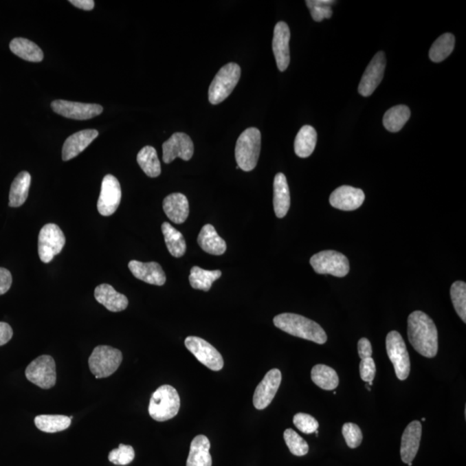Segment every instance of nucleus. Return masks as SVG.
Returning a JSON list of instances; mask_svg holds the SVG:
<instances>
[{
  "label": "nucleus",
  "mask_w": 466,
  "mask_h": 466,
  "mask_svg": "<svg viewBox=\"0 0 466 466\" xmlns=\"http://www.w3.org/2000/svg\"><path fill=\"white\" fill-rule=\"evenodd\" d=\"M408 336L412 346L421 355L428 359L437 355L438 331L427 313L414 311L408 316Z\"/></svg>",
  "instance_id": "obj_1"
},
{
  "label": "nucleus",
  "mask_w": 466,
  "mask_h": 466,
  "mask_svg": "<svg viewBox=\"0 0 466 466\" xmlns=\"http://www.w3.org/2000/svg\"><path fill=\"white\" fill-rule=\"evenodd\" d=\"M274 325L290 335L323 344L326 342L325 331L318 323L296 313H282L274 318Z\"/></svg>",
  "instance_id": "obj_2"
},
{
  "label": "nucleus",
  "mask_w": 466,
  "mask_h": 466,
  "mask_svg": "<svg viewBox=\"0 0 466 466\" xmlns=\"http://www.w3.org/2000/svg\"><path fill=\"white\" fill-rule=\"evenodd\" d=\"M181 400L177 390L170 385H163L155 391L148 405V414L157 421L174 418L180 410Z\"/></svg>",
  "instance_id": "obj_3"
},
{
  "label": "nucleus",
  "mask_w": 466,
  "mask_h": 466,
  "mask_svg": "<svg viewBox=\"0 0 466 466\" xmlns=\"http://www.w3.org/2000/svg\"><path fill=\"white\" fill-rule=\"evenodd\" d=\"M261 151V133L255 127L248 128L238 138L235 147V158L238 167L249 172L258 164Z\"/></svg>",
  "instance_id": "obj_4"
},
{
  "label": "nucleus",
  "mask_w": 466,
  "mask_h": 466,
  "mask_svg": "<svg viewBox=\"0 0 466 466\" xmlns=\"http://www.w3.org/2000/svg\"><path fill=\"white\" fill-rule=\"evenodd\" d=\"M241 69L237 63H230L223 66L216 74L208 91V99L212 104L223 102L241 80Z\"/></svg>",
  "instance_id": "obj_5"
},
{
  "label": "nucleus",
  "mask_w": 466,
  "mask_h": 466,
  "mask_svg": "<svg viewBox=\"0 0 466 466\" xmlns=\"http://www.w3.org/2000/svg\"><path fill=\"white\" fill-rule=\"evenodd\" d=\"M122 360V353L120 350L109 346H97L89 360L91 373L97 379L110 377L119 369Z\"/></svg>",
  "instance_id": "obj_6"
},
{
  "label": "nucleus",
  "mask_w": 466,
  "mask_h": 466,
  "mask_svg": "<svg viewBox=\"0 0 466 466\" xmlns=\"http://www.w3.org/2000/svg\"><path fill=\"white\" fill-rule=\"evenodd\" d=\"M310 265L320 275H332L344 278L350 271V263L346 256L335 251H323L313 255Z\"/></svg>",
  "instance_id": "obj_7"
},
{
  "label": "nucleus",
  "mask_w": 466,
  "mask_h": 466,
  "mask_svg": "<svg viewBox=\"0 0 466 466\" xmlns=\"http://www.w3.org/2000/svg\"><path fill=\"white\" fill-rule=\"evenodd\" d=\"M388 359L393 364L398 379L406 380L410 373V359L406 344L397 331H391L386 337Z\"/></svg>",
  "instance_id": "obj_8"
},
{
  "label": "nucleus",
  "mask_w": 466,
  "mask_h": 466,
  "mask_svg": "<svg viewBox=\"0 0 466 466\" xmlns=\"http://www.w3.org/2000/svg\"><path fill=\"white\" fill-rule=\"evenodd\" d=\"M25 376L30 383L43 390L53 388L56 383L55 360L49 355L36 357L26 368Z\"/></svg>",
  "instance_id": "obj_9"
},
{
  "label": "nucleus",
  "mask_w": 466,
  "mask_h": 466,
  "mask_svg": "<svg viewBox=\"0 0 466 466\" xmlns=\"http://www.w3.org/2000/svg\"><path fill=\"white\" fill-rule=\"evenodd\" d=\"M66 238L62 229L56 224H47L38 236V254L43 263H49L63 251Z\"/></svg>",
  "instance_id": "obj_10"
},
{
  "label": "nucleus",
  "mask_w": 466,
  "mask_h": 466,
  "mask_svg": "<svg viewBox=\"0 0 466 466\" xmlns=\"http://www.w3.org/2000/svg\"><path fill=\"white\" fill-rule=\"evenodd\" d=\"M185 346L199 362L209 369L219 371L224 366L221 354L208 341L199 337L189 336L185 340Z\"/></svg>",
  "instance_id": "obj_11"
},
{
  "label": "nucleus",
  "mask_w": 466,
  "mask_h": 466,
  "mask_svg": "<svg viewBox=\"0 0 466 466\" xmlns=\"http://www.w3.org/2000/svg\"><path fill=\"white\" fill-rule=\"evenodd\" d=\"M54 111L57 114L76 120H87L99 116L103 107L97 104L73 102V101L56 100L52 103Z\"/></svg>",
  "instance_id": "obj_12"
},
{
  "label": "nucleus",
  "mask_w": 466,
  "mask_h": 466,
  "mask_svg": "<svg viewBox=\"0 0 466 466\" xmlns=\"http://www.w3.org/2000/svg\"><path fill=\"white\" fill-rule=\"evenodd\" d=\"M122 191L119 180L113 175H107L104 177L98 201V211L102 216H111L117 211L120 204Z\"/></svg>",
  "instance_id": "obj_13"
},
{
  "label": "nucleus",
  "mask_w": 466,
  "mask_h": 466,
  "mask_svg": "<svg viewBox=\"0 0 466 466\" xmlns=\"http://www.w3.org/2000/svg\"><path fill=\"white\" fill-rule=\"evenodd\" d=\"M281 383L282 373L278 369H272L266 373L253 396V404L256 410H265L271 403Z\"/></svg>",
  "instance_id": "obj_14"
},
{
  "label": "nucleus",
  "mask_w": 466,
  "mask_h": 466,
  "mask_svg": "<svg viewBox=\"0 0 466 466\" xmlns=\"http://www.w3.org/2000/svg\"><path fill=\"white\" fill-rule=\"evenodd\" d=\"M194 143L188 135L177 133L163 144V159L165 164H170L175 158L184 161L190 160L194 155Z\"/></svg>",
  "instance_id": "obj_15"
},
{
  "label": "nucleus",
  "mask_w": 466,
  "mask_h": 466,
  "mask_svg": "<svg viewBox=\"0 0 466 466\" xmlns=\"http://www.w3.org/2000/svg\"><path fill=\"white\" fill-rule=\"evenodd\" d=\"M385 67H386V58L384 52H378L371 60L367 69L364 71V76L359 86V92L364 97L370 96L379 86L383 80Z\"/></svg>",
  "instance_id": "obj_16"
},
{
  "label": "nucleus",
  "mask_w": 466,
  "mask_h": 466,
  "mask_svg": "<svg viewBox=\"0 0 466 466\" xmlns=\"http://www.w3.org/2000/svg\"><path fill=\"white\" fill-rule=\"evenodd\" d=\"M289 41L290 30L285 22L276 23L273 36L272 49L274 53L276 65L278 69L283 72L289 65Z\"/></svg>",
  "instance_id": "obj_17"
},
{
  "label": "nucleus",
  "mask_w": 466,
  "mask_h": 466,
  "mask_svg": "<svg viewBox=\"0 0 466 466\" xmlns=\"http://www.w3.org/2000/svg\"><path fill=\"white\" fill-rule=\"evenodd\" d=\"M364 192L351 186H341L332 192L330 204L343 211H353L359 208L364 201Z\"/></svg>",
  "instance_id": "obj_18"
},
{
  "label": "nucleus",
  "mask_w": 466,
  "mask_h": 466,
  "mask_svg": "<svg viewBox=\"0 0 466 466\" xmlns=\"http://www.w3.org/2000/svg\"><path fill=\"white\" fill-rule=\"evenodd\" d=\"M422 427L420 421H414L404 430L401 442V458L405 464L413 462L420 448Z\"/></svg>",
  "instance_id": "obj_19"
},
{
  "label": "nucleus",
  "mask_w": 466,
  "mask_h": 466,
  "mask_svg": "<svg viewBox=\"0 0 466 466\" xmlns=\"http://www.w3.org/2000/svg\"><path fill=\"white\" fill-rule=\"evenodd\" d=\"M128 266L135 278L148 285L163 286L166 282V276L159 263H142L133 260Z\"/></svg>",
  "instance_id": "obj_20"
},
{
  "label": "nucleus",
  "mask_w": 466,
  "mask_h": 466,
  "mask_svg": "<svg viewBox=\"0 0 466 466\" xmlns=\"http://www.w3.org/2000/svg\"><path fill=\"white\" fill-rule=\"evenodd\" d=\"M99 136L97 130H83L71 135L64 142L63 147V160L69 161L85 151L89 145Z\"/></svg>",
  "instance_id": "obj_21"
},
{
  "label": "nucleus",
  "mask_w": 466,
  "mask_h": 466,
  "mask_svg": "<svg viewBox=\"0 0 466 466\" xmlns=\"http://www.w3.org/2000/svg\"><path fill=\"white\" fill-rule=\"evenodd\" d=\"M94 297L98 302L111 311V312H121L128 307L127 297L123 293L117 292L113 286L109 285H100L97 287L94 291Z\"/></svg>",
  "instance_id": "obj_22"
},
{
  "label": "nucleus",
  "mask_w": 466,
  "mask_h": 466,
  "mask_svg": "<svg viewBox=\"0 0 466 466\" xmlns=\"http://www.w3.org/2000/svg\"><path fill=\"white\" fill-rule=\"evenodd\" d=\"M164 210L167 217L175 224H182L189 215V204L187 197L181 192L168 195L164 201Z\"/></svg>",
  "instance_id": "obj_23"
},
{
  "label": "nucleus",
  "mask_w": 466,
  "mask_h": 466,
  "mask_svg": "<svg viewBox=\"0 0 466 466\" xmlns=\"http://www.w3.org/2000/svg\"><path fill=\"white\" fill-rule=\"evenodd\" d=\"M210 441L205 435H198L192 441L187 466H212Z\"/></svg>",
  "instance_id": "obj_24"
},
{
  "label": "nucleus",
  "mask_w": 466,
  "mask_h": 466,
  "mask_svg": "<svg viewBox=\"0 0 466 466\" xmlns=\"http://www.w3.org/2000/svg\"><path fill=\"white\" fill-rule=\"evenodd\" d=\"M273 204L276 217H285L290 208V192L285 174L278 173L275 177Z\"/></svg>",
  "instance_id": "obj_25"
},
{
  "label": "nucleus",
  "mask_w": 466,
  "mask_h": 466,
  "mask_svg": "<svg viewBox=\"0 0 466 466\" xmlns=\"http://www.w3.org/2000/svg\"><path fill=\"white\" fill-rule=\"evenodd\" d=\"M198 244L204 252L211 255H223L226 251V243L219 237L212 225H206L202 228L198 236Z\"/></svg>",
  "instance_id": "obj_26"
},
{
  "label": "nucleus",
  "mask_w": 466,
  "mask_h": 466,
  "mask_svg": "<svg viewBox=\"0 0 466 466\" xmlns=\"http://www.w3.org/2000/svg\"><path fill=\"white\" fill-rule=\"evenodd\" d=\"M32 177L29 172L23 171L16 175L10 189L9 206L19 208L25 203L28 198Z\"/></svg>",
  "instance_id": "obj_27"
},
{
  "label": "nucleus",
  "mask_w": 466,
  "mask_h": 466,
  "mask_svg": "<svg viewBox=\"0 0 466 466\" xmlns=\"http://www.w3.org/2000/svg\"><path fill=\"white\" fill-rule=\"evenodd\" d=\"M10 49L16 56L28 62L40 63L43 60V52L35 43L26 38L18 37L10 43Z\"/></svg>",
  "instance_id": "obj_28"
},
{
  "label": "nucleus",
  "mask_w": 466,
  "mask_h": 466,
  "mask_svg": "<svg viewBox=\"0 0 466 466\" xmlns=\"http://www.w3.org/2000/svg\"><path fill=\"white\" fill-rule=\"evenodd\" d=\"M317 143V133L315 128L304 126L300 128L295 140V152L299 157H310L315 151Z\"/></svg>",
  "instance_id": "obj_29"
},
{
  "label": "nucleus",
  "mask_w": 466,
  "mask_h": 466,
  "mask_svg": "<svg viewBox=\"0 0 466 466\" xmlns=\"http://www.w3.org/2000/svg\"><path fill=\"white\" fill-rule=\"evenodd\" d=\"M311 377L313 383L324 390H333L339 386L340 379L336 371L325 364L313 366Z\"/></svg>",
  "instance_id": "obj_30"
},
{
  "label": "nucleus",
  "mask_w": 466,
  "mask_h": 466,
  "mask_svg": "<svg viewBox=\"0 0 466 466\" xmlns=\"http://www.w3.org/2000/svg\"><path fill=\"white\" fill-rule=\"evenodd\" d=\"M162 231L170 254L175 258H181L184 256L187 249L184 235L168 222H164L162 225Z\"/></svg>",
  "instance_id": "obj_31"
},
{
  "label": "nucleus",
  "mask_w": 466,
  "mask_h": 466,
  "mask_svg": "<svg viewBox=\"0 0 466 466\" xmlns=\"http://www.w3.org/2000/svg\"><path fill=\"white\" fill-rule=\"evenodd\" d=\"M221 270H206L195 266L191 269L189 282L192 288L207 292L210 290L212 283L221 278Z\"/></svg>",
  "instance_id": "obj_32"
},
{
  "label": "nucleus",
  "mask_w": 466,
  "mask_h": 466,
  "mask_svg": "<svg viewBox=\"0 0 466 466\" xmlns=\"http://www.w3.org/2000/svg\"><path fill=\"white\" fill-rule=\"evenodd\" d=\"M410 118V110L406 106L400 104L390 108L384 117V126L390 133H397L403 129Z\"/></svg>",
  "instance_id": "obj_33"
},
{
  "label": "nucleus",
  "mask_w": 466,
  "mask_h": 466,
  "mask_svg": "<svg viewBox=\"0 0 466 466\" xmlns=\"http://www.w3.org/2000/svg\"><path fill=\"white\" fill-rule=\"evenodd\" d=\"M137 164L148 177L155 178L161 174V164L155 148L145 146L138 152Z\"/></svg>",
  "instance_id": "obj_34"
},
{
  "label": "nucleus",
  "mask_w": 466,
  "mask_h": 466,
  "mask_svg": "<svg viewBox=\"0 0 466 466\" xmlns=\"http://www.w3.org/2000/svg\"><path fill=\"white\" fill-rule=\"evenodd\" d=\"M36 427L45 433H57L67 430L71 419L66 415L43 414L35 418Z\"/></svg>",
  "instance_id": "obj_35"
},
{
  "label": "nucleus",
  "mask_w": 466,
  "mask_h": 466,
  "mask_svg": "<svg viewBox=\"0 0 466 466\" xmlns=\"http://www.w3.org/2000/svg\"><path fill=\"white\" fill-rule=\"evenodd\" d=\"M455 37L451 33L441 36L432 45L430 57L432 62L441 63L447 59L454 52Z\"/></svg>",
  "instance_id": "obj_36"
},
{
  "label": "nucleus",
  "mask_w": 466,
  "mask_h": 466,
  "mask_svg": "<svg viewBox=\"0 0 466 466\" xmlns=\"http://www.w3.org/2000/svg\"><path fill=\"white\" fill-rule=\"evenodd\" d=\"M451 299L454 309L461 319L466 322V285L465 282L458 281L454 282L451 287Z\"/></svg>",
  "instance_id": "obj_37"
},
{
  "label": "nucleus",
  "mask_w": 466,
  "mask_h": 466,
  "mask_svg": "<svg viewBox=\"0 0 466 466\" xmlns=\"http://www.w3.org/2000/svg\"><path fill=\"white\" fill-rule=\"evenodd\" d=\"M336 1L332 0H307L306 4L310 10L311 16L315 22L330 19L333 15L332 5Z\"/></svg>",
  "instance_id": "obj_38"
},
{
  "label": "nucleus",
  "mask_w": 466,
  "mask_h": 466,
  "mask_svg": "<svg viewBox=\"0 0 466 466\" xmlns=\"http://www.w3.org/2000/svg\"><path fill=\"white\" fill-rule=\"evenodd\" d=\"M283 437H285L286 445H288L289 451L292 454L302 457V456H305L309 452V444L291 428L285 430Z\"/></svg>",
  "instance_id": "obj_39"
},
{
  "label": "nucleus",
  "mask_w": 466,
  "mask_h": 466,
  "mask_svg": "<svg viewBox=\"0 0 466 466\" xmlns=\"http://www.w3.org/2000/svg\"><path fill=\"white\" fill-rule=\"evenodd\" d=\"M135 458V451L131 445L120 444L119 448L113 449L110 452L108 459L117 465H126L131 464Z\"/></svg>",
  "instance_id": "obj_40"
},
{
  "label": "nucleus",
  "mask_w": 466,
  "mask_h": 466,
  "mask_svg": "<svg viewBox=\"0 0 466 466\" xmlns=\"http://www.w3.org/2000/svg\"><path fill=\"white\" fill-rule=\"evenodd\" d=\"M342 434L348 447L352 449L359 447L363 441V434L359 425L348 422L343 425Z\"/></svg>",
  "instance_id": "obj_41"
},
{
  "label": "nucleus",
  "mask_w": 466,
  "mask_h": 466,
  "mask_svg": "<svg viewBox=\"0 0 466 466\" xmlns=\"http://www.w3.org/2000/svg\"><path fill=\"white\" fill-rule=\"evenodd\" d=\"M293 424L300 432L306 434L315 433L318 430L319 422L315 418L307 414L299 413L293 417Z\"/></svg>",
  "instance_id": "obj_42"
},
{
  "label": "nucleus",
  "mask_w": 466,
  "mask_h": 466,
  "mask_svg": "<svg viewBox=\"0 0 466 466\" xmlns=\"http://www.w3.org/2000/svg\"><path fill=\"white\" fill-rule=\"evenodd\" d=\"M359 370L361 379L366 381V383H373L377 371L376 364H375L373 357L361 360Z\"/></svg>",
  "instance_id": "obj_43"
},
{
  "label": "nucleus",
  "mask_w": 466,
  "mask_h": 466,
  "mask_svg": "<svg viewBox=\"0 0 466 466\" xmlns=\"http://www.w3.org/2000/svg\"><path fill=\"white\" fill-rule=\"evenodd\" d=\"M12 276L11 272L5 268H0V296L4 295L11 288Z\"/></svg>",
  "instance_id": "obj_44"
},
{
  "label": "nucleus",
  "mask_w": 466,
  "mask_h": 466,
  "mask_svg": "<svg viewBox=\"0 0 466 466\" xmlns=\"http://www.w3.org/2000/svg\"><path fill=\"white\" fill-rule=\"evenodd\" d=\"M357 351L361 359H368L373 356V347L370 340L366 337H362L357 343Z\"/></svg>",
  "instance_id": "obj_45"
},
{
  "label": "nucleus",
  "mask_w": 466,
  "mask_h": 466,
  "mask_svg": "<svg viewBox=\"0 0 466 466\" xmlns=\"http://www.w3.org/2000/svg\"><path fill=\"white\" fill-rule=\"evenodd\" d=\"M12 336L13 331L11 326L5 322H0V346L8 344Z\"/></svg>",
  "instance_id": "obj_46"
},
{
  "label": "nucleus",
  "mask_w": 466,
  "mask_h": 466,
  "mask_svg": "<svg viewBox=\"0 0 466 466\" xmlns=\"http://www.w3.org/2000/svg\"><path fill=\"white\" fill-rule=\"evenodd\" d=\"M69 3L77 8L91 11L94 8V1L93 0H70Z\"/></svg>",
  "instance_id": "obj_47"
},
{
  "label": "nucleus",
  "mask_w": 466,
  "mask_h": 466,
  "mask_svg": "<svg viewBox=\"0 0 466 466\" xmlns=\"http://www.w3.org/2000/svg\"><path fill=\"white\" fill-rule=\"evenodd\" d=\"M408 466H412V465H413V464H412V463H408Z\"/></svg>",
  "instance_id": "obj_48"
}]
</instances>
